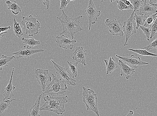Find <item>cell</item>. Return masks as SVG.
Wrapping results in <instances>:
<instances>
[{"label": "cell", "mask_w": 157, "mask_h": 116, "mask_svg": "<svg viewBox=\"0 0 157 116\" xmlns=\"http://www.w3.org/2000/svg\"><path fill=\"white\" fill-rule=\"evenodd\" d=\"M61 2L60 9L63 10L66 8L67 5L70 2L68 1L67 0H60Z\"/></svg>", "instance_id": "34"}, {"label": "cell", "mask_w": 157, "mask_h": 116, "mask_svg": "<svg viewBox=\"0 0 157 116\" xmlns=\"http://www.w3.org/2000/svg\"><path fill=\"white\" fill-rule=\"evenodd\" d=\"M68 1L70 2L71 1H75V0H67Z\"/></svg>", "instance_id": "42"}, {"label": "cell", "mask_w": 157, "mask_h": 116, "mask_svg": "<svg viewBox=\"0 0 157 116\" xmlns=\"http://www.w3.org/2000/svg\"><path fill=\"white\" fill-rule=\"evenodd\" d=\"M118 64L121 70V76H125L127 79L130 78L131 75L135 72V69L131 68L121 60H119Z\"/></svg>", "instance_id": "15"}, {"label": "cell", "mask_w": 157, "mask_h": 116, "mask_svg": "<svg viewBox=\"0 0 157 116\" xmlns=\"http://www.w3.org/2000/svg\"><path fill=\"white\" fill-rule=\"evenodd\" d=\"M88 17L89 22V29L90 30L91 26L95 24L98 21V17L101 14L100 11L98 10L95 6L93 0H89V4L85 11Z\"/></svg>", "instance_id": "8"}, {"label": "cell", "mask_w": 157, "mask_h": 116, "mask_svg": "<svg viewBox=\"0 0 157 116\" xmlns=\"http://www.w3.org/2000/svg\"><path fill=\"white\" fill-rule=\"evenodd\" d=\"M82 15L72 18L69 17L62 10V14L60 17H57L63 26V30L59 35L66 33L70 35L72 39L74 38V35L83 29L80 25V20L82 18Z\"/></svg>", "instance_id": "2"}, {"label": "cell", "mask_w": 157, "mask_h": 116, "mask_svg": "<svg viewBox=\"0 0 157 116\" xmlns=\"http://www.w3.org/2000/svg\"><path fill=\"white\" fill-rule=\"evenodd\" d=\"M157 38H156L149 45L142 49H145L146 50H149L152 49H157Z\"/></svg>", "instance_id": "32"}, {"label": "cell", "mask_w": 157, "mask_h": 116, "mask_svg": "<svg viewBox=\"0 0 157 116\" xmlns=\"http://www.w3.org/2000/svg\"><path fill=\"white\" fill-rule=\"evenodd\" d=\"M86 50H84L82 47L76 46L75 50L73 53L72 59L75 60L76 62L78 63H81L85 66L88 64L86 62V57L87 54L86 52Z\"/></svg>", "instance_id": "13"}, {"label": "cell", "mask_w": 157, "mask_h": 116, "mask_svg": "<svg viewBox=\"0 0 157 116\" xmlns=\"http://www.w3.org/2000/svg\"><path fill=\"white\" fill-rule=\"evenodd\" d=\"M134 16L133 17V20L136 21L137 24L136 28L137 29L140 28V26L144 25L145 22V20L143 19L144 15L138 16L136 14H134Z\"/></svg>", "instance_id": "28"}, {"label": "cell", "mask_w": 157, "mask_h": 116, "mask_svg": "<svg viewBox=\"0 0 157 116\" xmlns=\"http://www.w3.org/2000/svg\"><path fill=\"white\" fill-rule=\"evenodd\" d=\"M117 7L121 11L124 10L130 9L121 0H118L117 1Z\"/></svg>", "instance_id": "33"}, {"label": "cell", "mask_w": 157, "mask_h": 116, "mask_svg": "<svg viewBox=\"0 0 157 116\" xmlns=\"http://www.w3.org/2000/svg\"><path fill=\"white\" fill-rule=\"evenodd\" d=\"M149 2L157 4V0H150Z\"/></svg>", "instance_id": "39"}, {"label": "cell", "mask_w": 157, "mask_h": 116, "mask_svg": "<svg viewBox=\"0 0 157 116\" xmlns=\"http://www.w3.org/2000/svg\"><path fill=\"white\" fill-rule=\"evenodd\" d=\"M134 14L133 12L131 13L129 19L123 22V31L124 32L125 35L124 46L128 45V42L131 36L136 33V25L133 19Z\"/></svg>", "instance_id": "7"}, {"label": "cell", "mask_w": 157, "mask_h": 116, "mask_svg": "<svg viewBox=\"0 0 157 116\" xmlns=\"http://www.w3.org/2000/svg\"><path fill=\"white\" fill-rule=\"evenodd\" d=\"M128 8L131 10H133V6L129 0H121Z\"/></svg>", "instance_id": "35"}, {"label": "cell", "mask_w": 157, "mask_h": 116, "mask_svg": "<svg viewBox=\"0 0 157 116\" xmlns=\"http://www.w3.org/2000/svg\"><path fill=\"white\" fill-rule=\"evenodd\" d=\"M13 100L17 101L16 99H13L11 100H3L0 103V114L6 111L7 109L10 107V105Z\"/></svg>", "instance_id": "26"}, {"label": "cell", "mask_w": 157, "mask_h": 116, "mask_svg": "<svg viewBox=\"0 0 157 116\" xmlns=\"http://www.w3.org/2000/svg\"><path fill=\"white\" fill-rule=\"evenodd\" d=\"M22 42L29 48H33L36 45H40L41 42L39 41L36 40L33 38L31 37L29 39H26L24 37L22 38Z\"/></svg>", "instance_id": "21"}, {"label": "cell", "mask_w": 157, "mask_h": 116, "mask_svg": "<svg viewBox=\"0 0 157 116\" xmlns=\"http://www.w3.org/2000/svg\"><path fill=\"white\" fill-rule=\"evenodd\" d=\"M6 3L8 7V10H11L12 13L14 15H16L19 13L21 12V9L17 4L16 2H12L10 1H7Z\"/></svg>", "instance_id": "20"}, {"label": "cell", "mask_w": 157, "mask_h": 116, "mask_svg": "<svg viewBox=\"0 0 157 116\" xmlns=\"http://www.w3.org/2000/svg\"><path fill=\"white\" fill-rule=\"evenodd\" d=\"M140 28L143 31L144 34L145 35L147 41L150 42V38L151 35V31L150 27H144L142 26H140Z\"/></svg>", "instance_id": "30"}, {"label": "cell", "mask_w": 157, "mask_h": 116, "mask_svg": "<svg viewBox=\"0 0 157 116\" xmlns=\"http://www.w3.org/2000/svg\"><path fill=\"white\" fill-rule=\"evenodd\" d=\"M133 8V12H137L139 11V9L143 4L144 0H129Z\"/></svg>", "instance_id": "29"}, {"label": "cell", "mask_w": 157, "mask_h": 116, "mask_svg": "<svg viewBox=\"0 0 157 116\" xmlns=\"http://www.w3.org/2000/svg\"><path fill=\"white\" fill-rule=\"evenodd\" d=\"M55 68L56 77L60 81L63 82L69 85L75 86L76 85L75 78L68 71V68H65L51 60Z\"/></svg>", "instance_id": "6"}, {"label": "cell", "mask_w": 157, "mask_h": 116, "mask_svg": "<svg viewBox=\"0 0 157 116\" xmlns=\"http://www.w3.org/2000/svg\"><path fill=\"white\" fill-rule=\"evenodd\" d=\"M14 72V68H13L11 76L8 84L5 88V91L3 92V100L6 99H10L13 97V90L15 89V87L13 86L12 84V79Z\"/></svg>", "instance_id": "16"}, {"label": "cell", "mask_w": 157, "mask_h": 116, "mask_svg": "<svg viewBox=\"0 0 157 116\" xmlns=\"http://www.w3.org/2000/svg\"><path fill=\"white\" fill-rule=\"evenodd\" d=\"M45 102L41 107L40 111H52L61 115L65 112V104L68 102V96L54 97L47 95L42 97Z\"/></svg>", "instance_id": "1"}, {"label": "cell", "mask_w": 157, "mask_h": 116, "mask_svg": "<svg viewBox=\"0 0 157 116\" xmlns=\"http://www.w3.org/2000/svg\"><path fill=\"white\" fill-rule=\"evenodd\" d=\"M105 25L109 27L110 35L116 36L119 35L121 37L123 36V26L120 20L117 21L115 19L111 20L107 19L105 21Z\"/></svg>", "instance_id": "10"}, {"label": "cell", "mask_w": 157, "mask_h": 116, "mask_svg": "<svg viewBox=\"0 0 157 116\" xmlns=\"http://www.w3.org/2000/svg\"><path fill=\"white\" fill-rule=\"evenodd\" d=\"M67 63L69 67V70L72 72V75L73 77H77L78 75V63L77 62L73 63L71 61H67Z\"/></svg>", "instance_id": "27"}, {"label": "cell", "mask_w": 157, "mask_h": 116, "mask_svg": "<svg viewBox=\"0 0 157 116\" xmlns=\"http://www.w3.org/2000/svg\"><path fill=\"white\" fill-rule=\"evenodd\" d=\"M115 1H116V0H109V1H110L111 2H115Z\"/></svg>", "instance_id": "41"}, {"label": "cell", "mask_w": 157, "mask_h": 116, "mask_svg": "<svg viewBox=\"0 0 157 116\" xmlns=\"http://www.w3.org/2000/svg\"><path fill=\"white\" fill-rule=\"evenodd\" d=\"M149 4L151 5V6H152L153 7H155V8L156 9H157V4H155V3H151V2H149L148 3Z\"/></svg>", "instance_id": "37"}, {"label": "cell", "mask_w": 157, "mask_h": 116, "mask_svg": "<svg viewBox=\"0 0 157 116\" xmlns=\"http://www.w3.org/2000/svg\"><path fill=\"white\" fill-rule=\"evenodd\" d=\"M13 32L17 37L20 38L24 34L22 29L19 23L17 22L15 18L13 20Z\"/></svg>", "instance_id": "22"}, {"label": "cell", "mask_w": 157, "mask_h": 116, "mask_svg": "<svg viewBox=\"0 0 157 116\" xmlns=\"http://www.w3.org/2000/svg\"><path fill=\"white\" fill-rule=\"evenodd\" d=\"M13 59H16V57L14 56L9 57L2 55L0 57V70L2 71L3 67H8V64Z\"/></svg>", "instance_id": "23"}, {"label": "cell", "mask_w": 157, "mask_h": 116, "mask_svg": "<svg viewBox=\"0 0 157 116\" xmlns=\"http://www.w3.org/2000/svg\"><path fill=\"white\" fill-rule=\"evenodd\" d=\"M129 50L131 51L134 52L136 53L141 56H148L153 57H156L157 55L155 54L149 52L144 49H132L128 48Z\"/></svg>", "instance_id": "24"}, {"label": "cell", "mask_w": 157, "mask_h": 116, "mask_svg": "<svg viewBox=\"0 0 157 116\" xmlns=\"http://www.w3.org/2000/svg\"><path fill=\"white\" fill-rule=\"evenodd\" d=\"M43 4L46 6V10H48L50 7V0H42Z\"/></svg>", "instance_id": "36"}, {"label": "cell", "mask_w": 157, "mask_h": 116, "mask_svg": "<svg viewBox=\"0 0 157 116\" xmlns=\"http://www.w3.org/2000/svg\"><path fill=\"white\" fill-rule=\"evenodd\" d=\"M42 95V94H40L38 96L35 104L30 108L28 116H40V106Z\"/></svg>", "instance_id": "19"}, {"label": "cell", "mask_w": 157, "mask_h": 116, "mask_svg": "<svg viewBox=\"0 0 157 116\" xmlns=\"http://www.w3.org/2000/svg\"><path fill=\"white\" fill-rule=\"evenodd\" d=\"M35 77L39 84L41 86L42 91L45 92L47 83L52 80L48 70L38 68L35 70Z\"/></svg>", "instance_id": "9"}, {"label": "cell", "mask_w": 157, "mask_h": 116, "mask_svg": "<svg viewBox=\"0 0 157 116\" xmlns=\"http://www.w3.org/2000/svg\"><path fill=\"white\" fill-rule=\"evenodd\" d=\"M56 38V42L60 48L65 49L72 50L74 44L76 42V41L69 38L63 34L61 35V36H57Z\"/></svg>", "instance_id": "11"}, {"label": "cell", "mask_w": 157, "mask_h": 116, "mask_svg": "<svg viewBox=\"0 0 157 116\" xmlns=\"http://www.w3.org/2000/svg\"><path fill=\"white\" fill-rule=\"evenodd\" d=\"M115 56L117 58L129 64L130 66L133 67L135 69L142 65H147L148 64V63L141 61L140 57H137L133 55H131L129 57H125L120 56L116 54Z\"/></svg>", "instance_id": "12"}, {"label": "cell", "mask_w": 157, "mask_h": 116, "mask_svg": "<svg viewBox=\"0 0 157 116\" xmlns=\"http://www.w3.org/2000/svg\"><path fill=\"white\" fill-rule=\"evenodd\" d=\"M83 101L86 105L87 110L93 111L97 116H100L99 111L98 110L97 94L94 91L87 89L82 87Z\"/></svg>", "instance_id": "3"}, {"label": "cell", "mask_w": 157, "mask_h": 116, "mask_svg": "<svg viewBox=\"0 0 157 116\" xmlns=\"http://www.w3.org/2000/svg\"><path fill=\"white\" fill-rule=\"evenodd\" d=\"M52 75V80L47 85L44 94L47 93L51 95H64L67 89L66 84L58 79L54 74Z\"/></svg>", "instance_id": "5"}, {"label": "cell", "mask_w": 157, "mask_h": 116, "mask_svg": "<svg viewBox=\"0 0 157 116\" xmlns=\"http://www.w3.org/2000/svg\"><path fill=\"white\" fill-rule=\"evenodd\" d=\"M44 52V50L42 48L39 49L33 50L29 48L26 45H25L19 51L14 52L12 53V54L17 56V57H16V59H18L21 57L29 58L33 54L39 52Z\"/></svg>", "instance_id": "14"}, {"label": "cell", "mask_w": 157, "mask_h": 116, "mask_svg": "<svg viewBox=\"0 0 157 116\" xmlns=\"http://www.w3.org/2000/svg\"><path fill=\"white\" fill-rule=\"evenodd\" d=\"M143 6L140 7V15H152L157 13V9L149 4L147 0H144Z\"/></svg>", "instance_id": "17"}, {"label": "cell", "mask_w": 157, "mask_h": 116, "mask_svg": "<svg viewBox=\"0 0 157 116\" xmlns=\"http://www.w3.org/2000/svg\"><path fill=\"white\" fill-rule=\"evenodd\" d=\"M148 1H149H149H150V0H148Z\"/></svg>", "instance_id": "44"}, {"label": "cell", "mask_w": 157, "mask_h": 116, "mask_svg": "<svg viewBox=\"0 0 157 116\" xmlns=\"http://www.w3.org/2000/svg\"><path fill=\"white\" fill-rule=\"evenodd\" d=\"M157 19V13L151 15H148L145 17V22L144 27H150L155 22Z\"/></svg>", "instance_id": "25"}, {"label": "cell", "mask_w": 157, "mask_h": 116, "mask_svg": "<svg viewBox=\"0 0 157 116\" xmlns=\"http://www.w3.org/2000/svg\"><path fill=\"white\" fill-rule=\"evenodd\" d=\"M134 112L132 110H130L129 113L126 116H133Z\"/></svg>", "instance_id": "38"}, {"label": "cell", "mask_w": 157, "mask_h": 116, "mask_svg": "<svg viewBox=\"0 0 157 116\" xmlns=\"http://www.w3.org/2000/svg\"><path fill=\"white\" fill-rule=\"evenodd\" d=\"M106 68V74H111L116 69L118 68V65L115 59L113 57H110L108 60H104Z\"/></svg>", "instance_id": "18"}, {"label": "cell", "mask_w": 157, "mask_h": 116, "mask_svg": "<svg viewBox=\"0 0 157 116\" xmlns=\"http://www.w3.org/2000/svg\"><path fill=\"white\" fill-rule=\"evenodd\" d=\"M21 24L23 27V33L25 35L28 34L29 37L39 33V29L41 28V24L37 20V18L32 15L23 17Z\"/></svg>", "instance_id": "4"}, {"label": "cell", "mask_w": 157, "mask_h": 116, "mask_svg": "<svg viewBox=\"0 0 157 116\" xmlns=\"http://www.w3.org/2000/svg\"><path fill=\"white\" fill-rule=\"evenodd\" d=\"M5 35V34L0 35V39L2 38Z\"/></svg>", "instance_id": "40"}, {"label": "cell", "mask_w": 157, "mask_h": 116, "mask_svg": "<svg viewBox=\"0 0 157 116\" xmlns=\"http://www.w3.org/2000/svg\"><path fill=\"white\" fill-rule=\"evenodd\" d=\"M104 1V0H101V2H103Z\"/></svg>", "instance_id": "43"}, {"label": "cell", "mask_w": 157, "mask_h": 116, "mask_svg": "<svg viewBox=\"0 0 157 116\" xmlns=\"http://www.w3.org/2000/svg\"><path fill=\"white\" fill-rule=\"evenodd\" d=\"M157 19L155 22L153 23L150 27L151 35L150 39H151L157 33Z\"/></svg>", "instance_id": "31"}]
</instances>
